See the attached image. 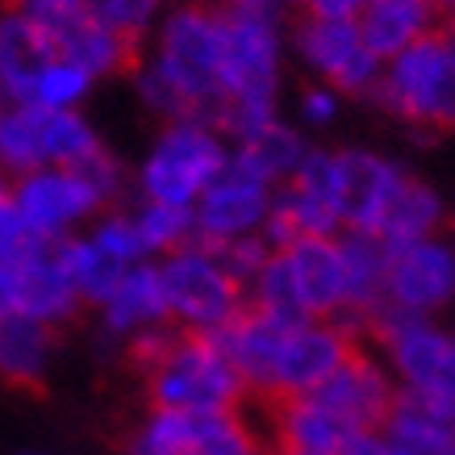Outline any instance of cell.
<instances>
[{"instance_id":"obj_1","label":"cell","mask_w":455,"mask_h":455,"mask_svg":"<svg viewBox=\"0 0 455 455\" xmlns=\"http://www.w3.org/2000/svg\"><path fill=\"white\" fill-rule=\"evenodd\" d=\"M155 68L176 84V92L188 100L196 125L218 130L221 122V13L201 0H184L180 9L164 17L159 46H155Z\"/></svg>"},{"instance_id":"obj_2","label":"cell","mask_w":455,"mask_h":455,"mask_svg":"<svg viewBox=\"0 0 455 455\" xmlns=\"http://www.w3.org/2000/svg\"><path fill=\"white\" fill-rule=\"evenodd\" d=\"M151 410L172 414H235L247 401V388L226 363L209 334H176V343L147 372Z\"/></svg>"},{"instance_id":"obj_3","label":"cell","mask_w":455,"mask_h":455,"mask_svg":"<svg viewBox=\"0 0 455 455\" xmlns=\"http://www.w3.org/2000/svg\"><path fill=\"white\" fill-rule=\"evenodd\" d=\"M372 100L414 130H455V51L447 34H430L388 59Z\"/></svg>"},{"instance_id":"obj_4","label":"cell","mask_w":455,"mask_h":455,"mask_svg":"<svg viewBox=\"0 0 455 455\" xmlns=\"http://www.w3.org/2000/svg\"><path fill=\"white\" fill-rule=\"evenodd\" d=\"M363 334H372L376 355L397 393L455 401V331L439 326L435 317L380 309Z\"/></svg>"},{"instance_id":"obj_5","label":"cell","mask_w":455,"mask_h":455,"mask_svg":"<svg viewBox=\"0 0 455 455\" xmlns=\"http://www.w3.org/2000/svg\"><path fill=\"white\" fill-rule=\"evenodd\" d=\"M167 317L184 334H218L247 309V292L209 247H184L159 263Z\"/></svg>"},{"instance_id":"obj_6","label":"cell","mask_w":455,"mask_h":455,"mask_svg":"<svg viewBox=\"0 0 455 455\" xmlns=\"http://www.w3.org/2000/svg\"><path fill=\"white\" fill-rule=\"evenodd\" d=\"M226 159H230V151H226L218 130L196 122L167 125L155 139L151 155H147V164L139 172L142 196L159 201V205L193 209L201 201V193L221 176Z\"/></svg>"},{"instance_id":"obj_7","label":"cell","mask_w":455,"mask_h":455,"mask_svg":"<svg viewBox=\"0 0 455 455\" xmlns=\"http://www.w3.org/2000/svg\"><path fill=\"white\" fill-rule=\"evenodd\" d=\"M276 184L267 180L230 151L221 176L209 184L201 201L193 205V226H196V247H221V243H235V238H251L263 230L267 209H272Z\"/></svg>"},{"instance_id":"obj_8","label":"cell","mask_w":455,"mask_h":455,"mask_svg":"<svg viewBox=\"0 0 455 455\" xmlns=\"http://www.w3.org/2000/svg\"><path fill=\"white\" fill-rule=\"evenodd\" d=\"M292 46L301 63L317 76V84L334 88L339 97L372 100L385 63L363 46L355 21H331V17H301L292 29Z\"/></svg>"},{"instance_id":"obj_9","label":"cell","mask_w":455,"mask_h":455,"mask_svg":"<svg viewBox=\"0 0 455 455\" xmlns=\"http://www.w3.org/2000/svg\"><path fill=\"white\" fill-rule=\"evenodd\" d=\"M59 243L63 238H34L17 251L9 263H0V284H4V301L9 314H21L42 326H63L80 314V297L71 289L63 259H59Z\"/></svg>"},{"instance_id":"obj_10","label":"cell","mask_w":455,"mask_h":455,"mask_svg":"<svg viewBox=\"0 0 455 455\" xmlns=\"http://www.w3.org/2000/svg\"><path fill=\"white\" fill-rule=\"evenodd\" d=\"M455 305V247L443 238H422L388 251L385 309L435 317Z\"/></svg>"},{"instance_id":"obj_11","label":"cell","mask_w":455,"mask_h":455,"mask_svg":"<svg viewBox=\"0 0 455 455\" xmlns=\"http://www.w3.org/2000/svg\"><path fill=\"white\" fill-rule=\"evenodd\" d=\"M355 347V331L343 322H297V326H289L276 355L272 401L314 397L317 388L343 368V359Z\"/></svg>"},{"instance_id":"obj_12","label":"cell","mask_w":455,"mask_h":455,"mask_svg":"<svg viewBox=\"0 0 455 455\" xmlns=\"http://www.w3.org/2000/svg\"><path fill=\"white\" fill-rule=\"evenodd\" d=\"M314 401H322L334 418H343L355 435H372V430L385 427L388 410L397 401V385H393V376H388L376 351L355 347L343 359V368L314 393Z\"/></svg>"},{"instance_id":"obj_13","label":"cell","mask_w":455,"mask_h":455,"mask_svg":"<svg viewBox=\"0 0 455 455\" xmlns=\"http://www.w3.org/2000/svg\"><path fill=\"white\" fill-rule=\"evenodd\" d=\"M13 205L34 238H68L76 221L100 213V201L68 167H38L21 176L13 188Z\"/></svg>"},{"instance_id":"obj_14","label":"cell","mask_w":455,"mask_h":455,"mask_svg":"<svg viewBox=\"0 0 455 455\" xmlns=\"http://www.w3.org/2000/svg\"><path fill=\"white\" fill-rule=\"evenodd\" d=\"M292 276L301 314L309 322H343L347 317V263L339 238H301L276 251Z\"/></svg>"},{"instance_id":"obj_15","label":"cell","mask_w":455,"mask_h":455,"mask_svg":"<svg viewBox=\"0 0 455 455\" xmlns=\"http://www.w3.org/2000/svg\"><path fill=\"white\" fill-rule=\"evenodd\" d=\"M334 167H339V218H343V230L372 235L405 167L393 164L388 155L363 151V147L334 151Z\"/></svg>"},{"instance_id":"obj_16","label":"cell","mask_w":455,"mask_h":455,"mask_svg":"<svg viewBox=\"0 0 455 455\" xmlns=\"http://www.w3.org/2000/svg\"><path fill=\"white\" fill-rule=\"evenodd\" d=\"M359 435L334 418L322 401L289 397L267 401V443L276 447L272 455H314V451H351Z\"/></svg>"},{"instance_id":"obj_17","label":"cell","mask_w":455,"mask_h":455,"mask_svg":"<svg viewBox=\"0 0 455 455\" xmlns=\"http://www.w3.org/2000/svg\"><path fill=\"white\" fill-rule=\"evenodd\" d=\"M284 331L289 326H276V322H267L255 309H243L230 326H221L209 339L218 343V351L235 368V376L243 380L247 393L272 401V376H276V355H280V343H284Z\"/></svg>"},{"instance_id":"obj_18","label":"cell","mask_w":455,"mask_h":455,"mask_svg":"<svg viewBox=\"0 0 455 455\" xmlns=\"http://www.w3.org/2000/svg\"><path fill=\"white\" fill-rule=\"evenodd\" d=\"M380 435L393 455H455V401L397 393Z\"/></svg>"},{"instance_id":"obj_19","label":"cell","mask_w":455,"mask_h":455,"mask_svg":"<svg viewBox=\"0 0 455 455\" xmlns=\"http://www.w3.org/2000/svg\"><path fill=\"white\" fill-rule=\"evenodd\" d=\"M359 38L380 63L397 59L401 51H410L414 42L439 34V13L435 0H368L355 17Z\"/></svg>"},{"instance_id":"obj_20","label":"cell","mask_w":455,"mask_h":455,"mask_svg":"<svg viewBox=\"0 0 455 455\" xmlns=\"http://www.w3.org/2000/svg\"><path fill=\"white\" fill-rule=\"evenodd\" d=\"M443 218H447V209H443V196L435 193V184H427L414 172H401L372 238H380L388 251L410 247V243H422V238H439Z\"/></svg>"},{"instance_id":"obj_21","label":"cell","mask_w":455,"mask_h":455,"mask_svg":"<svg viewBox=\"0 0 455 455\" xmlns=\"http://www.w3.org/2000/svg\"><path fill=\"white\" fill-rule=\"evenodd\" d=\"M51 59V42L29 17L0 13V92L9 105H38L34 88Z\"/></svg>"},{"instance_id":"obj_22","label":"cell","mask_w":455,"mask_h":455,"mask_svg":"<svg viewBox=\"0 0 455 455\" xmlns=\"http://www.w3.org/2000/svg\"><path fill=\"white\" fill-rule=\"evenodd\" d=\"M343 247V263H347V317L343 326L351 331H368L380 309H385V267H388V247L372 235H339Z\"/></svg>"},{"instance_id":"obj_23","label":"cell","mask_w":455,"mask_h":455,"mask_svg":"<svg viewBox=\"0 0 455 455\" xmlns=\"http://www.w3.org/2000/svg\"><path fill=\"white\" fill-rule=\"evenodd\" d=\"M105 317V331L113 339H134V334L151 331V326H167V297H164V280L155 263H134L125 267L122 284L113 289V297L100 305Z\"/></svg>"},{"instance_id":"obj_24","label":"cell","mask_w":455,"mask_h":455,"mask_svg":"<svg viewBox=\"0 0 455 455\" xmlns=\"http://www.w3.org/2000/svg\"><path fill=\"white\" fill-rule=\"evenodd\" d=\"M55 359V331L21 314L0 317V380L13 388H42Z\"/></svg>"},{"instance_id":"obj_25","label":"cell","mask_w":455,"mask_h":455,"mask_svg":"<svg viewBox=\"0 0 455 455\" xmlns=\"http://www.w3.org/2000/svg\"><path fill=\"white\" fill-rule=\"evenodd\" d=\"M59 259H63V272H68L80 305H97V309L109 301L113 289L125 276L122 263L113 259V255H105L92 238H63L59 243Z\"/></svg>"},{"instance_id":"obj_26","label":"cell","mask_w":455,"mask_h":455,"mask_svg":"<svg viewBox=\"0 0 455 455\" xmlns=\"http://www.w3.org/2000/svg\"><path fill=\"white\" fill-rule=\"evenodd\" d=\"M305 139L292 130V125H284L276 117V122H267L259 130V134H251L247 142H238L235 147V155L238 159H247L255 172H259L267 184H289L292 176H297V167H301V159H305Z\"/></svg>"},{"instance_id":"obj_27","label":"cell","mask_w":455,"mask_h":455,"mask_svg":"<svg viewBox=\"0 0 455 455\" xmlns=\"http://www.w3.org/2000/svg\"><path fill=\"white\" fill-rule=\"evenodd\" d=\"M38 139L46 167H76L100 147L92 125L76 109H38Z\"/></svg>"},{"instance_id":"obj_28","label":"cell","mask_w":455,"mask_h":455,"mask_svg":"<svg viewBox=\"0 0 455 455\" xmlns=\"http://www.w3.org/2000/svg\"><path fill=\"white\" fill-rule=\"evenodd\" d=\"M188 455H272V447H267V439L243 418V410H235V414H201L196 418Z\"/></svg>"},{"instance_id":"obj_29","label":"cell","mask_w":455,"mask_h":455,"mask_svg":"<svg viewBox=\"0 0 455 455\" xmlns=\"http://www.w3.org/2000/svg\"><path fill=\"white\" fill-rule=\"evenodd\" d=\"M42 139H38V105H4L0 109V172H38Z\"/></svg>"},{"instance_id":"obj_30","label":"cell","mask_w":455,"mask_h":455,"mask_svg":"<svg viewBox=\"0 0 455 455\" xmlns=\"http://www.w3.org/2000/svg\"><path fill=\"white\" fill-rule=\"evenodd\" d=\"M139 226L147 255H176V251L193 247L196 226H193V209L180 205H159V201H142L139 213H130Z\"/></svg>"},{"instance_id":"obj_31","label":"cell","mask_w":455,"mask_h":455,"mask_svg":"<svg viewBox=\"0 0 455 455\" xmlns=\"http://www.w3.org/2000/svg\"><path fill=\"white\" fill-rule=\"evenodd\" d=\"M196 414H172V410H151L142 418L139 435L130 443V455H188L193 447Z\"/></svg>"},{"instance_id":"obj_32","label":"cell","mask_w":455,"mask_h":455,"mask_svg":"<svg viewBox=\"0 0 455 455\" xmlns=\"http://www.w3.org/2000/svg\"><path fill=\"white\" fill-rule=\"evenodd\" d=\"M92 76L80 71L76 63H63V59H51L38 76V88H34V100L38 109H76V100L88 92Z\"/></svg>"},{"instance_id":"obj_33","label":"cell","mask_w":455,"mask_h":455,"mask_svg":"<svg viewBox=\"0 0 455 455\" xmlns=\"http://www.w3.org/2000/svg\"><path fill=\"white\" fill-rule=\"evenodd\" d=\"M92 243H97L105 255L122 263V267H134V263H147V243H142L139 226L130 213H105L100 226L92 230Z\"/></svg>"},{"instance_id":"obj_34","label":"cell","mask_w":455,"mask_h":455,"mask_svg":"<svg viewBox=\"0 0 455 455\" xmlns=\"http://www.w3.org/2000/svg\"><path fill=\"white\" fill-rule=\"evenodd\" d=\"M155 9H159V0H92V13H97L100 26L130 42H142Z\"/></svg>"},{"instance_id":"obj_35","label":"cell","mask_w":455,"mask_h":455,"mask_svg":"<svg viewBox=\"0 0 455 455\" xmlns=\"http://www.w3.org/2000/svg\"><path fill=\"white\" fill-rule=\"evenodd\" d=\"M213 255H218V263L243 284V292H247L251 280L267 267V259H272L276 251L267 247L259 235H251V238H235V243H221V247H213Z\"/></svg>"},{"instance_id":"obj_36","label":"cell","mask_w":455,"mask_h":455,"mask_svg":"<svg viewBox=\"0 0 455 455\" xmlns=\"http://www.w3.org/2000/svg\"><path fill=\"white\" fill-rule=\"evenodd\" d=\"M68 172H76V176L88 184V193L100 201V209L105 205H113L117 196H122V188H125V172H122V164L113 159L105 147H97V151L88 155V159H80L76 167H68Z\"/></svg>"},{"instance_id":"obj_37","label":"cell","mask_w":455,"mask_h":455,"mask_svg":"<svg viewBox=\"0 0 455 455\" xmlns=\"http://www.w3.org/2000/svg\"><path fill=\"white\" fill-rule=\"evenodd\" d=\"M339 100L343 97H339L334 88H326V84H309V88L301 92V122L317 125V130L331 125L334 117H339Z\"/></svg>"},{"instance_id":"obj_38","label":"cell","mask_w":455,"mask_h":455,"mask_svg":"<svg viewBox=\"0 0 455 455\" xmlns=\"http://www.w3.org/2000/svg\"><path fill=\"white\" fill-rule=\"evenodd\" d=\"M368 0H305V17H331V21H355Z\"/></svg>"},{"instance_id":"obj_39","label":"cell","mask_w":455,"mask_h":455,"mask_svg":"<svg viewBox=\"0 0 455 455\" xmlns=\"http://www.w3.org/2000/svg\"><path fill=\"white\" fill-rule=\"evenodd\" d=\"M435 13H439L443 29H451L455 26V0H435Z\"/></svg>"},{"instance_id":"obj_40","label":"cell","mask_w":455,"mask_h":455,"mask_svg":"<svg viewBox=\"0 0 455 455\" xmlns=\"http://www.w3.org/2000/svg\"><path fill=\"white\" fill-rule=\"evenodd\" d=\"M0 317H9V301H4V284H0Z\"/></svg>"},{"instance_id":"obj_41","label":"cell","mask_w":455,"mask_h":455,"mask_svg":"<svg viewBox=\"0 0 455 455\" xmlns=\"http://www.w3.org/2000/svg\"><path fill=\"white\" fill-rule=\"evenodd\" d=\"M226 4H230V0H209V9H226Z\"/></svg>"},{"instance_id":"obj_42","label":"cell","mask_w":455,"mask_h":455,"mask_svg":"<svg viewBox=\"0 0 455 455\" xmlns=\"http://www.w3.org/2000/svg\"><path fill=\"white\" fill-rule=\"evenodd\" d=\"M314 455H347V451H314Z\"/></svg>"},{"instance_id":"obj_43","label":"cell","mask_w":455,"mask_h":455,"mask_svg":"<svg viewBox=\"0 0 455 455\" xmlns=\"http://www.w3.org/2000/svg\"><path fill=\"white\" fill-rule=\"evenodd\" d=\"M280 4H305V0H280Z\"/></svg>"}]
</instances>
